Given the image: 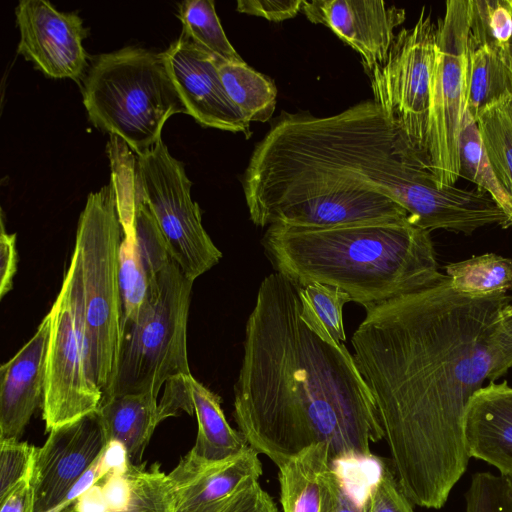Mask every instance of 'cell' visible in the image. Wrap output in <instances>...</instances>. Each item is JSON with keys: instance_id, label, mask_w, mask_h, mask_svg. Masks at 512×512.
I'll return each instance as SVG.
<instances>
[{"instance_id": "24", "label": "cell", "mask_w": 512, "mask_h": 512, "mask_svg": "<svg viewBox=\"0 0 512 512\" xmlns=\"http://www.w3.org/2000/svg\"><path fill=\"white\" fill-rule=\"evenodd\" d=\"M219 74L228 97L250 123L271 119L276 109L277 89L269 77L245 61H221Z\"/></svg>"}, {"instance_id": "3", "label": "cell", "mask_w": 512, "mask_h": 512, "mask_svg": "<svg viewBox=\"0 0 512 512\" xmlns=\"http://www.w3.org/2000/svg\"><path fill=\"white\" fill-rule=\"evenodd\" d=\"M233 416L248 445L277 467L320 443L336 463L363 462L384 438L353 355L304 323L297 285L278 272L260 283L246 322Z\"/></svg>"}, {"instance_id": "6", "label": "cell", "mask_w": 512, "mask_h": 512, "mask_svg": "<svg viewBox=\"0 0 512 512\" xmlns=\"http://www.w3.org/2000/svg\"><path fill=\"white\" fill-rule=\"evenodd\" d=\"M122 239L115 189L110 181L88 195L74 247L80 262L91 365L101 401L111 396L123 337L119 286Z\"/></svg>"}, {"instance_id": "11", "label": "cell", "mask_w": 512, "mask_h": 512, "mask_svg": "<svg viewBox=\"0 0 512 512\" xmlns=\"http://www.w3.org/2000/svg\"><path fill=\"white\" fill-rule=\"evenodd\" d=\"M436 32L437 25L423 7L414 26L396 34L384 64L368 74L373 101L425 167Z\"/></svg>"}, {"instance_id": "27", "label": "cell", "mask_w": 512, "mask_h": 512, "mask_svg": "<svg viewBox=\"0 0 512 512\" xmlns=\"http://www.w3.org/2000/svg\"><path fill=\"white\" fill-rule=\"evenodd\" d=\"M446 276L454 289L466 295L507 293L512 289V260L495 253L472 256L448 264Z\"/></svg>"}, {"instance_id": "33", "label": "cell", "mask_w": 512, "mask_h": 512, "mask_svg": "<svg viewBox=\"0 0 512 512\" xmlns=\"http://www.w3.org/2000/svg\"><path fill=\"white\" fill-rule=\"evenodd\" d=\"M36 447L17 439H0V499L32 470Z\"/></svg>"}, {"instance_id": "18", "label": "cell", "mask_w": 512, "mask_h": 512, "mask_svg": "<svg viewBox=\"0 0 512 512\" xmlns=\"http://www.w3.org/2000/svg\"><path fill=\"white\" fill-rule=\"evenodd\" d=\"M51 321L48 312L28 342L0 367V439L19 440L43 403Z\"/></svg>"}, {"instance_id": "20", "label": "cell", "mask_w": 512, "mask_h": 512, "mask_svg": "<svg viewBox=\"0 0 512 512\" xmlns=\"http://www.w3.org/2000/svg\"><path fill=\"white\" fill-rule=\"evenodd\" d=\"M335 465L323 443L312 445L279 465L283 512H328Z\"/></svg>"}, {"instance_id": "12", "label": "cell", "mask_w": 512, "mask_h": 512, "mask_svg": "<svg viewBox=\"0 0 512 512\" xmlns=\"http://www.w3.org/2000/svg\"><path fill=\"white\" fill-rule=\"evenodd\" d=\"M107 444L97 411L49 431L34 456L33 512H49L63 503Z\"/></svg>"}, {"instance_id": "22", "label": "cell", "mask_w": 512, "mask_h": 512, "mask_svg": "<svg viewBox=\"0 0 512 512\" xmlns=\"http://www.w3.org/2000/svg\"><path fill=\"white\" fill-rule=\"evenodd\" d=\"M194 413L198 422L196 442L188 454L201 462H220L235 457L250 446L240 431L233 429L221 408V398L187 377Z\"/></svg>"}, {"instance_id": "10", "label": "cell", "mask_w": 512, "mask_h": 512, "mask_svg": "<svg viewBox=\"0 0 512 512\" xmlns=\"http://www.w3.org/2000/svg\"><path fill=\"white\" fill-rule=\"evenodd\" d=\"M135 168L171 258L194 282L219 263L222 252L202 225L201 210L192 200V182L183 163L169 153L161 139L145 154L136 155Z\"/></svg>"}, {"instance_id": "21", "label": "cell", "mask_w": 512, "mask_h": 512, "mask_svg": "<svg viewBox=\"0 0 512 512\" xmlns=\"http://www.w3.org/2000/svg\"><path fill=\"white\" fill-rule=\"evenodd\" d=\"M107 442L120 443L134 464H140L156 426L161 422L157 397L151 393L120 394L100 402L97 410Z\"/></svg>"}, {"instance_id": "25", "label": "cell", "mask_w": 512, "mask_h": 512, "mask_svg": "<svg viewBox=\"0 0 512 512\" xmlns=\"http://www.w3.org/2000/svg\"><path fill=\"white\" fill-rule=\"evenodd\" d=\"M297 287L304 323L321 339L335 345L344 343L343 306L352 301L350 296L338 287L321 283Z\"/></svg>"}, {"instance_id": "32", "label": "cell", "mask_w": 512, "mask_h": 512, "mask_svg": "<svg viewBox=\"0 0 512 512\" xmlns=\"http://www.w3.org/2000/svg\"><path fill=\"white\" fill-rule=\"evenodd\" d=\"M464 496L465 512H512V478L476 472Z\"/></svg>"}, {"instance_id": "23", "label": "cell", "mask_w": 512, "mask_h": 512, "mask_svg": "<svg viewBox=\"0 0 512 512\" xmlns=\"http://www.w3.org/2000/svg\"><path fill=\"white\" fill-rule=\"evenodd\" d=\"M512 98L509 53L488 46L470 47L466 110L476 121L488 108Z\"/></svg>"}, {"instance_id": "26", "label": "cell", "mask_w": 512, "mask_h": 512, "mask_svg": "<svg viewBox=\"0 0 512 512\" xmlns=\"http://www.w3.org/2000/svg\"><path fill=\"white\" fill-rule=\"evenodd\" d=\"M459 167L463 177L487 193L512 225V198L499 182L483 146L477 122L466 110L459 136Z\"/></svg>"}, {"instance_id": "28", "label": "cell", "mask_w": 512, "mask_h": 512, "mask_svg": "<svg viewBox=\"0 0 512 512\" xmlns=\"http://www.w3.org/2000/svg\"><path fill=\"white\" fill-rule=\"evenodd\" d=\"M182 34L223 62L244 61L229 42L212 0H186L179 4Z\"/></svg>"}, {"instance_id": "38", "label": "cell", "mask_w": 512, "mask_h": 512, "mask_svg": "<svg viewBox=\"0 0 512 512\" xmlns=\"http://www.w3.org/2000/svg\"><path fill=\"white\" fill-rule=\"evenodd\" d=\"M331 485L332 496L328 512H368L366 496L361 501L354 495L337 465L332 470Z\"/></svg>"}, {"instance_id": "31", "label": "cell", "mask_w": 512, "mask_h": 512, "mask_svg": "<svg viewBox=\"0 0 512 512\" xmlns=\"http://www.w3.org/2000/svg\"><path fill=\"white\" fill-rule=\"evenodd\" d=\"M119 286L123 326L131 321L147 301L151 279L139 254L133 233L123 234L119 249Z\"/></svg>"}, {"instance_id": "2", "label": "cell", "mask_w": 512, "mask_h": 512, "mask_svg": "<svg viewBox=\"0 0 512 512\" xmlns=\"http://www.w3.org/2000/svg\"><path fill=\"white\" fill-rule=\"evenodd\" d=\"M433 181L373 100L337 114L282 111L242 185L251 221L329 228L408 218Z\"/></svg>"}, {"instance_id": "17", "label": "cell", "mask_w": 512, "mask_h": 512, "mask_svg": "<svg viewBox=\"0 0 512 512\" xmlns=\"http://www.w3.org/2000/svg\"><path fill=\"white\" fill-rule=\"evenodd\" d=\"M175 490L174 512H220L262 475L258 453L249 447L220 462H201L188 453L168 474Z\"/></svg>"}, {"instance_id": "15", "label": "cell", "mask_w": 512, "mask_h": 512, "mask_svg": "<svg viewBox=\"0 0 512 512\" xmlns=\"http://www.w3.org/2000/svg\"><path fill=\"white\" fill-rule=\"evenodd\" d=\"M301 11L357 51L367 75L384 64L406 18L404 9L381 0H303Z\"/></svg>"}, {"instance_id": "36", "label": "cell", "mask_w": 512, "mask_h": 512, "mask_svg": "<svg viewBox=\"0 0 512 512\" xmlns=\"http://www.w3.org/2000/svg\"><path fill=\"white\" fill-rule=\"evenodd\" d=\"M188 376H179L166 382L165 390L159 404L161 422L168 417L178 415L180 411H185L190 415L194 413L192 398L187 383Z\"/></svg>"}, {"instance_id": "13", "label": "cell", "mask_w": 512, "mask_h": 512, "mask_svg": "<svg viewBox=\"0 0 512 512\" xmlns=\"http://www.w3.org/2000/svg\"><path fill=\"white\" fill-rule=\"evenodd\" d=\"M18 53L51 78L79 82L87 71L83 40L88 35L76 12H60L45 0H21L15 8Z\"/></svg>"}, {"instance_id": "16", "label": "cell", "mask_w": 512, "mask_h": 512, "mask_svg": "<svg viewBox=\"0 0 512 512\" xmlns=\"http://www.w3.org/2000/svg\"><path fill=\"white\" fill-rule=\"evenodd\" d=\"M175 490L158 463L129 458L110 468L59 512H174Z\"/></svg>"}, {"instance_id": "34", "label": "cell", "mask_w": 512, "mask_h": 512, "mask_svg": "<svg viewBox=\"0 0 512 512\" xmlns=\"http://www.w3.org/2000/svg\"><path fill=\"white\" fill-rule=\"evenodd\" d=\"M368 512H415L400 488L394 470L384 465L367 493Z\"/></svg>"}, {"instance_id": "30", "label": "cell", "mask_w": 512, "mask_h": 512, "mask_svg": "<svg viewBox=\"0 0 512 512\" xmlns=\"http://www.w3.org/2000/svg\"><path fill=\"white\" fill-rule=\"evenodd\" d=\"M470 47L508 52L512 40V0H471Z\"/></svg>"}, {"instance_id": "37", "label": "cell", "mask_w": 512, "mask_h": 512, "mask_svg": "<svg viewBox=\"0 0 512 512\" xmlns=\"http://www.w3.org/2000/svg\"><path fill=\"white\" fill-rule=\"evenodd\" d=\"M220 512H278V509L257 481L236 494Z\"/></svg>"}, {"instance_id": "39", "label": "cell", "mask_w": 512, "mask_h": 512, "mask_svg": "<svg viewBox=\"0 0 512 512\" xmlns=\"http://www.w3.org/2000/svg\"><path fill=\"white\" fill-rule=\"evenodd\" d=\"M16 234L8 233L4 219H1L0 233V298H3L13 287V278L17 272Z\"/></svg>"}, {"instance_id": "1", "label": "cell", "mask_w": 512, "mask_h": 512, "mask_svg": "<svg viewBox=\"0 0 512 512\" xmlns=\"http://www.w3.org/2000/svg\"><path fill=\"white\" fill-rule=\"evenodd\" d=\"M351 343L399 486L441 509L470 459L468 402L512 367V297L466 295L446 277L367 310Z\"/></svg>"}, {"instance_id": "5", "label": "cell", "mask_w": 512, "mask_h": 512, "mask_svg": "<svg viewBox=\"0 0 512 512\" xmlns=\"http://www.w3.org/2000/svg\"><path fill=\"white\" fill-rule=\"evenodd\" d=\"M89 120L143 155L160 140L166 121L187 114L163 53L125 47L97 56L83 79Z\"/></svg>"}, {"instance_id": "8", "label": "cell", "mask_w": 512, "mask_h": 512, "mask_svg": "<svg viewBox=\"0 0 512 512\" xmlns=\"http://www.w3.org/2000/svg\"><path fill=\"white\" fill-rule=\"evenodd\" d=\"M49 312L52 321L42 403L48 432L96 412L102 400L91 365L76 251H73L61 289Z\"/></svg>"}, {"instance_id": "41", "label": "cell", "mask_w": 512, "mask_h": 512, "mask_svg": "<svg viewBox=\"0 0 512 512\" xmlns=\"http://www.w3.org/2000/svg\"><path fill=\"white\" fill-rule=\"evenodd\" d=\"M508 53H509V63H510V67H511V69H512V40H511L510 45H509Z\"/></svg>"}, {"instance_id": "35", "label": "cell", "mask_w": 512, "mask_h": 512, "mask_svg": "<svg viewBox=\"0 0 512 512\" xmlns=\"http://www.w3.org/2000/svg\"><path fill=\"white\" fill-rule=\"evenodd\" d=\"M303 0H239L236 10L270 21H284L293 18L301 10Z\"/></svg>"}, {"instance_id": "29", "label": "cell", "mask_w": 512, "mask_h": 512, "mask_svg": "<svg viewBox=\"0 0 512 512\" xmlns=\"http://www.w3.org/2000/svg\"><path fill=\"white\" fill-rule=\"evenodd\" d=\"M476 122L492 168L512 198V98L486 109Z\"/></svg>"}, {"instance_id": "7", "label": "cell", "mask_w": 512, "mask_h": 512, "mask_svg": "<svg viewBox=\"0 0 512 512\" xmlns=\"http://www.w3.org/2000/svg\"><path fill=\"white\" fill-rule=\"evenodd\" d=\"M192 286L173 259L155 276L147 301L123 326L111 396L151 393L158 397L167 381L191 375L187 320Z\"/></svg>"}, {"instance_id": "4", "label": "cell", "mask_w": 512, "mask_h": 512, "mask_svg": "<svg viewBox=\"0 0 512 512\" xmlns=\"http://www.w3.org/2000/svg\"><path fill=\"white\" fill-rule=\"evenodd\" d=\"M261 242L276 272L297 286L338 287L366 311L447 277L430 231L408 218L329 228L276 224Z\"/></svg>"}, {"instance_id": "14", "label": "cell", "mask_w": 512, "mask_h": 512, "mask_svg": "<svg viewBox=\"0 0 512 512\" xmlns=\"http://www.w3.org/2000/svg\"><path fill=\"white\" fill-rule=\"evenodd\" d=\"M162 53L168 74L188 115L204 127L240 132L247 139L251 136L250 122L224 89L219 59L183 35Z\"/></svg>"}, {"instance_id": "9", "label": "cell", "mask_w": 512, "mask_h": 512, "mask_svg": "<svg viewBox=\"0 0 512 512\" xmlns=\"http://www.w3.org/2000/svg\"><path fill=\"white\" fill-rule=\"evenodd\" d=\"M471 0H449L438 20L430 80L426 168L440 188L460 177L459 136L469 88Z\"/></svg>"}, {"instance_id": "19", "label": "cell", "mask_w": 512, "mask_h": 512, "mask_svg": "<svg viewBox=\"0 0 512 512\" xmlns=\"http://www.w3.org/2000/svg\"><path fill=\"white\" fill-rule=\"evenodd\" d=\"M468 454L512 478V387L491 381L470 398L464 415Z\"/></svg>"}, {"instance_id": "40", "label": "cell", "mask_w": 512, "mask_h": 512, "mask_svg": "<svg viewBox=\"0 0 512 512\" xmlns=\"http://www.w3.org/2000/svg\"><path fill=\"white\" fill-rule=\"evenodd\" d=\"M31 477L32 470L4 498L0 499V512H33Z\"/></svg>"}]
</instances>
